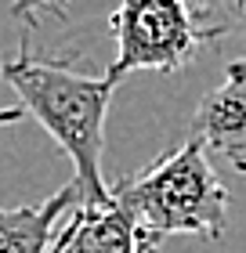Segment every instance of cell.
<instances>
[{"instance_id":"1","label":"cell","mask_w":246,"mask_h":253,"mask_svg":"<svg viewBox=\"0 0 246 253\" xmlns=\"http://www.w3.org/2000/svg\"><path fill=\"white\" fill-rule=\"evenodd\" d=\"M0 76L18 94L22 109L73 159V185L80 188L84 206H105L109 203V185L101 174L105 116L116 84H109L105 76H80L69 69V62L33 58L26 47L15 58H4Z\"/></svg>"},{"instance_id":"2","label":"cell","mask_w":246,"mask_h":253,"mask_svg":"<svg viewBox=\"0 0 246 253\" xmlns=\"http://www.w3.org/2000/svg\"><path fill=\"white\" fill-rule=\"evenodd\" d=\"M109 199L138 224V232L156 243L167 235H196L214 243L228 224V188L196 137H185L142 174L120 177L109 188Z\"/></svg>"},{"instance_id":"3","label":"cell","mask_w":246,"mask_h":253,"mask_svg":"<svg viewBox=\"0 0 246 253\" xmlns=\"http://www.w3.org/2000/svg\"><path fill=\"white\" fill-rule=\"evenodd\" d=\"M109 29L116 37V58L105 65V80L116 87L134 69L178 73L203 43L185 0H120Z\"/></svg>"},{"instance_id":"4","label":"cell","mask_w":246,"mask_h":253,"mask_svg":"<svg viewBox=\"0 0 246 253\" xmlns=\"http://www.w3.org/2000/svg\"><path fill=\"white\" fill-rule=\"evenodd\" d=\"M189 137L203 141L210 152H221L239 174H246V58L228 62L221 87L203 94L189 123Z\"/></svg>"},{"instance_id":"5","label":"cell","mask_w":246,"mask_h":253,"mask_svg":"<svg viewBox=\"0 0 246 253\" xmlns=\"http://www.w3.org/2000/svg\"><path fill=\"white\" fill-rule=\"evenodd\" d=\"M148 243L156 239L138 232L112 199L105 206H80L58 232V253H142Z\"/></svg>"},{"instance_id":"6","label":"cell","mask_w":246,"mask_h":253,"mask_svg":"<svg viewBox=\"0 0 246 253\" xmlns=\"http://www.w3.org/2000/svg\"><path fill=\"white\" fill-rule=\"evenodd\" d=\"M80 206L84 199L73 181L40 206H15V210L0 206V253H51L58 224L69 221Z\"/></svg>"},{"instance_id":"7","label":"cell","mask_w":246,"mask_h":253,"mask_svg":"<svg viewBox=\"0 0 246 253\" xmlns=\"http://www.w3.org/2000/svg\"><path fill=\"white\" fill-rule=\"evenodd\" d=\"M199 40H225L232 33L246 37V0H185Z\"/></svg>"},{"instance_id":"8","label":"cell","mask_w":246,"mask_h":253,"mask_svg":"<svg viewBox=\"0 0 246 253\" xmlns=\"http://www.w3.org/2000/svg\"><path fill=\"white\" fill-rule=\"evenodd\" d=\"M69 4L73 0H11V18L26 29H37L48 22H62L69 15Z\"/></svg>"},{"instance_id":"9","label":"cell","mask_w":246,"mask_h":253,"mask_svg":"<svg viewBox=\"0 0 246 253\" xmlns=\"http://www.w3.org/2000/svg\"><path fill=\"white\" fill-rule=\"evenodd\" d=\"M18 120H26V109H22V105H7V109H0V126L18 123Z\"/></svg>"},{"instance_id":"10","label":"cell","mask_w":246,"mask_h":253,"mask_svg":"<svg viewBox=\"0 0 246 253\" xmlns=\"http://www.w3.org/2000/svg\"><path fill=\"white\" fill-rule=\"evenodd\" d=\"M142 253H159V246H156V243H148V246H145Z\"/></svg>"},{"instance_id":"11","label":"cell","mask_w":246,"mask_h":253,"mask_svg":"<svg viewBox=\"0 0 246 253\" xmlns=\"http://www.w3.org/2000/svg\"><path fill=\"white\" fill-rule=\"evenodd\" d=\"M58 250H62V246H58V239H54V246H51V253H58Z\"/></svg>"}]
</instances>
